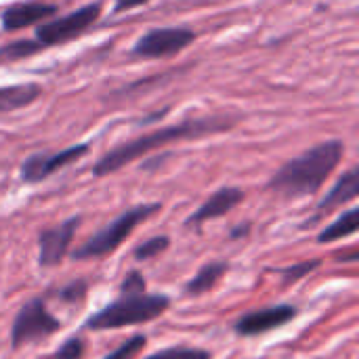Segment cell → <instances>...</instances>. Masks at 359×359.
<instances>
[{"label": "cell", "mask_w": 359, "mask_h": 359, "mask_svg": "<svg viewBox=\"0 0 359 359\" xmlns=\"http://www.w3.org/2000/svg\"><path fill=\"white\" fill-rule=\"evenodd\" d=\"M240 118L236 116H202V118H185L183 122L158 128L154 133L141 135L137 139H130L118 147H114L111 151H107L95 166H93V175L95 177H107L120 168H124L126 164H130L133 160L164 147L168 143H177V141H189V139H202V137H210V135H221L231 130L238 124Z\"/></svg>", "instance_id": "cell-1"}, {"label": "cell", "mask_w": 359, "mask_h": 359, "mask_svg": "<svg viewBox=\"0 0 359 359\" xmlns=\"http://www.w3.org/2000/svg\"><path fill=\"white\" fill-rule=\"evenodd\" d=\"M343 154H345V143L339 139L318 143L305 149L301 156L288 160L269 179L267 187L288 200L313 196L322 189V185L341 164Z\"/></svg>", "instance_id": "cell-2"}, {"label": "cell", "mask_w": 359, "mask_h": 359, "mask_svg": "<svg viewBox=\"0 0 359 359\" xmlns=\"http://www.w3.org/2000/svg\"><path fill=\"white\" fill-rule=\"evenodd\" d=\"M170 305L166 294H130L122 297L84 322L86 330H118L126 326L147 324L160 318Z\"/></svg>", "instance_id": "cell-3"}, {"label": "cell", "mask_w": 359, "mask_h": 359, "mask_svg": "<svg viewBox=\"0 0 359 359\" xmlns=\"http://www.w3.org/2000/svg\"><path fill=\"white\" fill-rule=\"evenodd\" d=\"M160 208L162 206L158 202H151V204H139V206H133V208L124 210L109 225H105L95 236H90L82 246H78L72 252V259H76V261H90V259H101V257L111 255L135 231L137 225H141L143 221L154 217Z\"/></svg>", "instance_id": "cell-4"}, {"label": "cell", "mask_w": 359, "mask_h": 359, "mask_svg": "<svg viewBox=\"0 0 359 359\" xmlns=\"http://www.w3.org/2000/svg\"><path fill=\"white\" fill-rule=\"evenodd\" d=\"M61 324L57 318H53L44 305L42 299H32L27 301L15 316L13 328H11V345L13 349L44 341L59 332Z\"/></svg>", "instance_id": "cell-5"}, {"label": "cell", "mask_w": 359, "mask_h": 359, "mask_svg": "<svg viewBox=\"0 0 359 359\" xmlns=\"http://www.w3.org/2000/svg\"><path fill=\"white\" fill-rule=\"evenodd\" d=\"M101 17V2H93L86 6H80L78 11L67 13L65 17H55L36 27V40L46 48L55 44L69 42L78 38L82 32H86L97 19Z\"/></svg>", "instance_id": "cell-6"}, {"label": "cell", "mask_w": 359, "mask_h": 359, "mask_svg": "<svg viewBox=\"0 0 359 359\" xmlns=\"http://www.w3.org/2000/svg\"><path fill=\"white\" fill-rule=\"evenodd\" d=\"M196 40V32L187 27H158L143 34L135 46L133 55L141 59H166L179 55Z\"/></svg>", "instance_id": "cell-7"}, {"label": "cell", "mask_w": 359, "mask_h": 359, "mask_svg": "<svg viewBox=\"0 0 359 359\" xmlns=\"http://www.w3.org/2000/svg\"><path fill=\"white\" fill-rule=\"evenodd\" d=\"M88 151H90L88 143H78V145H72V147H65V149L53 151V154L36 151V154H32V156H27L23 160V164H21V179L25 183H29V185L40 183V181L48 179L50 175L59 172L61 168L78 162Z\"/></svg>", "instance_id": "cell-8"}, {"label": "cell", "mask_w": 359, "mask_h": 359, "mask_svg": "<svg viewBox=\"0 0 359 359\" xmlns=\"http://www.w3.org/2000/svg\"><path fill=\"white\" fill-rule=\"evenodd\" d=\"M78 225H80V217H72V219L63 221L61 225L42 229L38 233V248H40L38 263H40V267H55L65 259Z\"/></svg>", "instance_id": "cell-9"}, {"label": "cell", "mask_w": 359, "mask_h": 359, "mask_svg": "<svg viewBox=\"0 0 359 359\" xmlns=\"http://www.w3.org/2000/svg\"><path fill=\"white\" fill-rule=\"evenodd\" d=\"M297 316H299V309L294 305H276V307L255 309L236 322V332L240 337H259V334L286 326Z\"/></svg>", "instance_id": "cell-10"}, {"label": "cell", "mask_w": 359, "mask_h": 359, "mask_svg": "<svg viewBox=\"0 0 359 359\" xmlns=\"http://www.w3.org/2000/svg\"><path fill=\"white\" fill-rule=\"evenodd\" d=\"M59 11L57 4L44 2V0H27V2H15L2 11V29L4 32H17L36 23H44L50 17H55Z\"/></svg>", "instance_id": "cell-11"}, {"label": "cell", "mask_w": 359, "mask_h": 359, "mask_svg": "<svg viewBox=\"0 0 359 359\" xmlns=\"http://www.w3.org/2000/svg\"><path fill=\"white\" fill-rule=\"evenodd\" d=\"M358 194L359 170L353 166V168H349V170L337 181V185H334V187L326 194V198L318 204L316 215L311 217V221H309L307 225H313V223H318L320 219H324L326 215H330L332 210H337V208H341V206L353 202V200L358 198Z\"/></svg>", "instance_id": "cell-12"}, {"label": "cell", "mask_w": 359, "mask_h": 359, "mask_svg": "<svg viewBox=\"0 0 359 359\" xmlns=\"http://www.w3.org/2000/svg\"><path fill=\"white\" fill-rule=\"evenodd\" d=\"M244 200V191L240 187H221L217 189L187 221L185 225H202L206 221H212V219H219V217H225L227 212H231L240 202Z\"/></svg>", "instance_id": "cell-13"}, {"label": "cell", "mask_w": 359, "mask_h": 359, "mask_svg": "<svg viewBox=\"0 0 359 359\" xmlns=\"http://www.w3.org/2000/svg\"><path fill=\"white\" fill-rule=\"evenodd\" d=\"M40 95H42V88L36 82H21V84L0 86V114L23 109V107L32 105Z\"/></svg>", "instance_id": "cell-14"}, {"label": "cell", "mask_w": 359, "mask_h": 359, "mask_svg": "<svg viewBox=\"0 0 359 359\" xmlns=\"http://www.w3.org/2000/svg\"><path fill=\"white\" fill-rule=\"evenodd\" d=\"M227 269H229V265L223 261H215V263L204 265L196 273V278H191V282L185 284V288H183L185 297H202V294L210 292L221 282V278L227 273Z\"/></svg>", "instance_id": "cell-15"}, {"label": "cell", "mask_w": 359, "mask_h": 359, "mask_svg": "<svg viewBox=\"0 0 359 359\" xmlns=\"http://www.w3.org/2000/svg\"><path fill=\"white\" fill-rule=\"evenodd\" d=\"M359 227V210L358 208H351L347 212H343L334 223H330L320 236H318V242L320 244H330V242H337V240H343V238H349L353 233H358Z\"/></svg>", "instance_id": "cell-16"}, {"label": "cell", "mask_w": 359, "mask_h": 359, "mask_svg": "<svg viewBox=\"0 0 359 359\" xmlns=\"http://www.w3.org/2000/svg\"><path fill=\"white\" fill-rule=\"evenodd\" d=\"M42 48L44 46L38 40L21 38V40H15V42H11V44H6V46L0 48V61H19V59L38 55Z\"/></svg>", "instance_id": "cell-17"}, {"label": "cell", "mask_w": 359, "mask_h": 359, "mask_svg": "<svg viewBox=\"0 0 359 359\" xmlns=\"http://www.w3.org/2000/svg\"><path fill=\"white\" fill-rule=\"evenodd\" d=\"M168 246H170L168 236H156V238L145 240L141 246H137L135 252H133V257L137 261H149V259H156L158 255H162Z\"/></svg>", "instance_id": "cell-18"}, {"label": "cell", "mask_w": 359, "mask_h": 359, "mask_svg": "<svg viewBox=\"0 0 359 359\" xmlns=\"http://www.w3.org/2000/svg\"><path fill=\"white\" fill-rule=\"evenodd\" d=\"M145 343H147L145 334H135L128 341H124L118 349H114L109 355H105V358L101 359H135L141 353V349L145 347Z\"/></svg>", "instance_id": "cell-19"}, {"label": "cell", "mask_w": 359, "mask_h": 359, "mask_svg": "<svg viewBox=\"0 0 359 359\" xmlns=\"http://www.w3.org/2000/svg\"><path fill=\"white\" fill-rule=\"evenodd\" d=\"M145 359H210V353L204 349H194V347H170V349L151 353Z\"/></svg>", "instance_id": "cell-20"}, {"label": "cell", "mask_w": 359, "mask_h": 359, "mask_svg": "<svg viewBox=\"0 0 359 359\" xmlns=\"http://www.w3.org/2000/svg\"><path fill=\"white\" fill-rule=\"evenodd\" d=\"M322 261L320 259H311V261H303V263H297L292 267H286V269H280V273L284 276V282L286 284H294L303 278H307L309 273H313L316 269H320Z\"/></svg>", "instance_id": "cell-21"}, {"label": "cell", "mask_w": 359, "mask_h": 359, "mask_svg": "<svg viewBox=\"0 0 359 359\" xmlns=\"http://www.w3.org/2000/svg\"><path fill=\"white\" fill-rule=\"evenodd\" d=\"M82 353H84V343H82V339L74 337V339H67L59 347V351L53 355V359H80Z\"/></svg>", "instance_id": "cell-22"}, {"label": "cell", "mask_w": 359, "mask_h": 359, "mask_svg": "<svg viewBox=\"0 0 359 359\" xmlns=\"http://www.w3.org/2000/svg\"><path fill=\"white\" fill-rule=\"evenodd\" d=\"M120 292H122V297L143 294V292H145V280H143V276L137 273V271H130V273L124 278V282H122V286H120Z\"/></svg>", "instance_id": "cell-23"}, {"label": "cell", "mask_w": 359, "mask_h": 359, "mask_svg": "<svg viewBox=\"0 0 359 359\" xmlns=\"http://www.w3.org/2000/svg\"><path fill=\"white\" fill-rule=\"evenodd\" d=\"M84 294H86V282L84 280H76V282H72L69 286H65L59 292V299L67 301V303H76V301H82Z\"/></svg>", "instance_id": "cell-24"}, {"label": "cell", "mask_w": 359, "mask_h": 359, "mask_svg": "<svg viewBox=\"0 0 359 359\" xmlns=\"http://www.w3.org/2000/svg\"><path fill=\"white\" fill-rule=\"evenodd\" d=\"M147 2H149V0H116L114 11H116V13H124V11H130V8L143 6V4H147Z\"/></svg>", "instance_id": "cell-25"}]
</instances>
